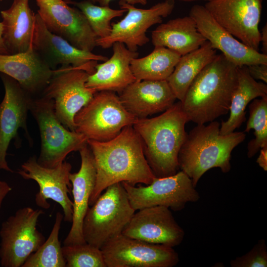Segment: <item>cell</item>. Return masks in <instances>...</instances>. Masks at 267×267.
<instances>
[{"instance_id": "16", "label": "cell", "mask_w": 267, "mask_h": 267, "mask_svg": "<svg viewBox=\"0 0 267 267\" xmlns=\"http://www.w3.org/2000/svg\"><path fill=\"white\" fill-rule=\"evenodd\" d=\"M71 164L66 161L54 168L41 166L34 155L23 163L18 174L25 179L35 180L39 186V191L36 194V204L44 209L49 208L47 202L51 199L58 203L63 211L64 221L72 222L73 216V201L69 196V187L72 186L69 174Z\"/></svg>"}, {"instance_id": "32", "label": "cell", "mask_w": 267, "mask_h": 267, "mask_svg": "<svg viewBox=\"0 0 267 267\" xmlns=\"http://www.w3.org/2000/svg\"><path fill=\"white\" fill-rule=\"evenodd\" d=\"M65 267H106L100 249L88 243L63 245Z\"/></svg>"}, {"instance_id": "7", "label": "cell", "mask_w": 267, "mask_h": 267, "mask_svg": "<svg viewBox=\"0 0 267 267\" xmlns=\"http://www.w3.org/2000/svg\"><path fill=\"white\" fill-rule=\"evenodd\" d=\"M136 119L115 92L100 91L75 115V131L88 140L106 141L115 137L125 127L133 126Z\"/></svg>"}, {"instance_id": "10", "label": "cell", "mask_w": 267, "mask_h": 267, "mask_svg": "<svg viewBox=\"0 0 267 267\" xmlns=\"http://www.w3.org/2000/svg\"><path fill=\"white\" fill-rule=\"evenodd\" d=\"M89 75L86 71L71 66L59 67L41 95L53 101L58 119L71 131L75 130L76 114L96 92L86 86Z\"/></svg>"}, {"instance_id": "4", "label": "cell", "mask_w": 267, "mask_h": 267, "mask_svg": "<svg viewBox=\"0 0 267 267\" xmlns=\"http://www.w3.org/2000/svg\"><path fill=\"white\" fill-rule=\"evenodd\" d=\"M220 129V124L215 121L197 125L187 134L180 149L179 169L195 187L202 176L212 168H219L223 173L229 172L231 152L246 138L245 132L221 134Z\"/></svg>"}, {"instance_id": "41", "label": "cell", "mask_w": 267, "mask_h": 267, "mask_svg": "<svg viewBox=\"0 0 267 267\" xmlns=\"http://www.w3.org/2000/svg\"><path fill=\"white\" fill-rule=\"evenodd\" d=\"M89 0L94 3H96V0Z\"/></svg>"}, {"instance_id": "29", "label": "cell", "mask_w": 267, "mask_h": 267, "mask_svg": "<svg viewBox=\"0 0 267 267\" xmlns=\"http://www.w3.org/2000/svg\"><path fill=\"white\" fill-rule=\"evenodd\" d=\"M63 214L58 212L50 233L41 247L26 260L22 267H65L59 233Z\"/></svg>"}, {"instance_id": "23", "label": "cell", "mask_w": 267, "mask_h": 267, "mask_svg": "<svg viewBox=\"0 0 267 267\" xmlns=\"http://www.w3.org/2000/svg\"><path fill=\"white\" fill-rule=\"evenodd\" d=\"M111 57L97 64L95 72L89 75L86 86L100 91L121 93L127 86L136 81L131 69L132 60L138 57L139 53L127 48L122 43L115 42L112 45Z\"/></svg>"}, {"instance_id": "38", "label": "cell", "mask_w": 267, "mask_h": 267, "mask_svg": "<svg viewBox=\"0 0 267 267\" xmlns=\"http://www.w3.org/2000/svg\"><path fill=\"white\" fill-rule=\"evenodd\" d=\"M112 0H96V2H98L101 6H109V4ZM127 3L134 5L139 4L145 5L147 3V0H121Z\"/></svg>"}, {"instance_id": "31", "label": "cell", "mask_w": 267, "mask_h": 267, "mask_svg": "<svg viewBox=\"0 0 267 267\" xmlns=\"http://www.w3.org/2000/svg\"><path fill=\"white\" fill-rule=\"evenodd\" d=\"M249 116L244 132L254 130L255 137L249 142L247 156L251 158L267 146V95L256 98L249 106Z\"/></svg>"}, {"instance_id": "40", "label": "cell", "mask_w": 267, "mask_h": 267, "mask_svg": "<svg viewBox=\"0 0 267 267\" xmlns=\"http://www.w3.org/2000/svg\"><path fill=\"white\" fill-rule=\"evenodd\" d=\"M178 0L184 1V2H193L195 1L203 0V1H206L207 2V1H211L212 0Z\"/></svg>"}, {"instance_id": "27", "label": "cell", "mask_w": 267, "mask_h": 267, "mask_svg": "<svg viewBox=\"0 0 267 267\" xmlns=\"http://www.w3.org/2000/svg\"><path fill=\"white\" fill-rule=\"evenodd\" d=\"M217 54V50L206 41L197 49L180 56L167 79L177 99L182 101L193 80Z\"/></svg>"}, {"instance_id": "36", "label": "cell", "mask_w": 267, "mask_h": 267, "mask_svg": "<svg viewBox=\"0 0 267 267\" xmlns=\"http://www.w3.org/2000/svg\"><path fill=\"white\" fill-rule=\"evenodd\" d=\"M260 44L262 45V53L267 55V25L264 26L260 31Z\"/></svg>"}, {"instance_id": "6", "label": "cell", "mask_w": 267, "mask_h": 267, "mask_svg": "<svg viewBox=\"0 0 267 267\" xmlns=\"http://www.w3.org/2000/svg\"><path fill=\"white\" fill-rule=\"evenodd\" d=\"M29 111L39 129L41 150L37 162L41 166L55 167L70 153L79 151L88 143L84 135L62 125L56 115L52 99L41 95L33 97Z\"/></svg>"}, {"instance_id": "34", "label": "cell", "mask_w": 267, "mask_h": 267, "mask_svg": "<svg viewBox=\"0 0 267 267\" xmlns=\"http://www.w3.org/2000/svg\"><path fill=\"white\" fill-rule=\"evenodd\" d=\"M250 75L255 80L267 83V64H254L247 66Z\"/></svg>"}, {"instance_id": "30", "label": "cell", "mask_w": 267, "mask_h": 267, "mask_svg": "<svg viewBox=\"0 0 267 267\" xmlns=\"http://www.w3.org/2000/svg\"><path fill=\"white\" fill-rule=\"evenodd\" d=\"M65 1L77 7L84 14L97 38L107 37L112 29L111 21L127 12V10L123 8L115 9L109 6L96 5L89 0L80 1L66 0Z\"/></svg>"}, {"instance_id": "9", "label": "cell", "mask_w": 267, "mask_h": 267, "mask_svg": "<svg viewBox=\"0 0 267 267\" xmlns=\"http://www.w3.org/2000/svg\"><path fill=\"white\" fill-rule=\"evenodd\" d=\"M133 208L138 210L156 206L175 211L182 210L189 202H195L200 195L192 180L183 171L164 178H156L146 186H135L122 182Z\"/></svg>"}, {"instance_id": "5", "label": "cell", "mask_w": 267, "mask_h": 267, "mask_svg": "<svg viewBox=\"0 0 267 267\" xmlns=\"http://www.w3.org/2000/svg\"><path fill=\"white\" fill-rule=\"evenodd\" d=\"M105 190L89 206L83 223L85 241L99 249L122 233L135 211L121 183L111 185Z\"/></svg>"}, {"instance_id": "1", "label": "cell", "mask_w": 267, "mask_h": 267, "mask_svg": "<svg viewBox=\"0 0 267 267\" xmlns=\"http://www.w3.org/2000/svg\"><path fill=\"white\" fill-rule=\"evenodd\" d=\"M87 143L92 152L96 171L89 206L111 185L122 182L133 185H148L156 178L145 158L140 138L133 126L125 127L109 140L89 139Z\"/></svg>"}, {"instance_id": "22", "label": "cell", "mask_w": 267, "mask_h": 267, "mask_svg": "<svg viewBox=\"0 0 267 267\" xmlns=\"http://www.w3.org/2000/svg\"><path fill=\"white\" fill-rule=\"evenodd\" d=\"M119 98L137 119L164 112L177 99L166 80L135 81L120 93Z\"/></svg>"}, {"instance_id": "39", "label": "cell", "mask_w": 267, "mask_h": 267, "mask_svg": "<svg viewBox=\"0 0 267 267\" xmlns=\"http://www.w3.org/2000/svg\"><path fill=\"white\" fill-rule=\"evenodd\" d=\"M2 24L0 22V54H9L2 39Z\"/></svg>"}, {"instance_id": "3", "label": "cell", "mask_w": 267, "mask_h": 267, "mask_svg": "<svg viewBox=\"0 0 267 267\" xmlns=\"http://www.w3.org/2000/svg\"><path fill=\"white\" fill-rule=\"evenodd\" d=\"M188 122L179 101L162 114L151 118L136 119L133 125L156 178L172 176L178 172V156L187 136L185 126Z\"/></svg>"}, {"instance_id": "19", "label": "cell", "mask_w": 267, "mask_h": 267, "mask_svg": "<svg viewBox=\"0 0 267 267\" xmlns=\"http://www.w3.org/2000/svg\"><path fill=\"white\" fill-rule=\"evenodd\" d=\"M189 16L195 21L198 30L212 47L220 50L227 60L237 67L267 64V55L237 40L214 19L204 5H194Z\"/></svg>"}, {"instance_id": "26", "label": "cell", "mask_w": 267, "mask_h": 267, "mask_svg": "<svg viewBox=\"0 0 267 267\" xmlns=\"http://www.w3.org/2000/svg\"><path fill=\"white\" fill-rule=\"evenodd\" d=\"M237 84L232 94L228 119L220 125L221 134L231 133L245 121L248 104L258 97L267 95V85L257 82L249 74L246 66L237 67Z\"/></svg>"}, {"instance_id": "18", "label": "cell", "mask_w": 267, "mask_h": 267, "mask_svg": "<svg viewBox=\"0 0 267 267\" xmlns=\"http://www.w3.org/2000/svg\"><path fill=\"white\" fill-rule=\"evenodd\" d=\"M169 208L156 206L143 208L134 213L122 234L150 243L174 247L184 236Z\"/></svg>"}, {"instance_id": "13", "label": "cell", "mask_w": 267, "mask_h": 267, "mask_svg": "<svg viewBox=\"0 0 267 267\" xmlns=\"http://www.w3.org/2000/svg\"><path fill=\"white\" fill-rule=\"evenodd\" d=\"M262 3L263 0H212L204 6L236 39L259 51Z\"/></svg>"}, {"instance_id": "35", "label": "cell", "mask_w": 267, "mask_h": 267, "mask_svg": "<svg viewBox=\"0 0 267 267\" xmlns=\"http://www.w3.org/2000/svg\"><path fill=\"white\" fill-rule=\"evenodd\" d=\"M260 153L257 159V163L265 171H267V146L260 149Z\"/></svg>"}, {"instance_id": "12", "label": "cell", "mask_w": 267, "mask_h": 267, "mask_svg": "<svg viewBox=\"0 0 267 267\" xmlns=\"http://www.w3.org/2000/svg\"><path fill=\"white\" fill-rule=\"evenodd\" d=\"M106 267H173L179 262L173 247L119 234L100 248Z\"/></svg>"}, {"instance_id": "21", "label": "cell", "mask_w": 267, "mask_h": 267, "mask_svg": "<svg viewBox=\"0 0 267 267\" xmlns=\"http://www.w3.org/2000/svg\"><path fill=\"white\" fill-rule=\"evenodd\" d=\"M55 71L32 46L22 53L0 54V73L16 80L33 97L41 95Z\"/></svg>"}, {"instance_id": "24", "label": "cell", "mask_w": 267, "mask_h": 267, "mask_svg": "<svg viewBox=\"0 0 267 267\" xmlns=\"http://www.w3.org/2000/svg\"><path fill=\"white\" fill-rule=\"evenodd\" d=\"M29 0H13L11 6L1 11L2 39L9 54L27 51L31 46L35 23Z\"/></svg>"}, {"instance_id": "33", "label": "cell", "mask_w": 267, "mask_h": 267, "mask_svg": "<svg viewBox=\"0 0 267 267\" xmlns=\"http://www.w3.org/2000/svg\"><path fill=\"white\" fill-rule=\"evenodd\" d=\"M232 267H267V248L266 241L261 239L246 254L230 262Z\"/></svg>"}, {"instance_id": "11", "label": "cell", "mask_w": 267, "mask_h": 267, "mask_svg": "<svg viewBox=\"0 0 267 267\" xmlns=\"http://www.w3.org/2000/svg\"><path fill=\"white\" fill-rule=\"evenodd\" d=\"M174 0H165L149 8H136L121 0V8L127 10V14L120 21L112 23L110 34L106 37L97 38L96 46L106 49L115 42L123 43L128 49L137 51L149 41L146 36L147 30L152 26L161 23L163 19L170 15L175 7Z\"/></svg>"}, {"instance_id": "20", "label": "cell", "mask_w": 267, "mask_h": 267, "mask_svg": "<svg viewBox=\"0 0 267 267\" xmlns=\"http://www.w3.org/2000/svg\"><path fill=\"white\" fill-rule=\"evenodd\" d=\"M79 151L81 159L80 168L78 172L69 174L73 196V216L72 225L63 241L64 245L86 243L83 234V223L96 183L95 162L88 143Z\"/></svg>"}, {"instance_id": "37", "label": "cell", "mask_w": 267, "mask_h": 267, "mask_svg": "<svg viewBox=\"0 0 267 267\" xmlns=\"http://www.w3.org/2000/svg\"><path fill=\"white\" fill-rule=\"evenodd\" d=\"M11 189V187L6 182L0 181V210L4 199Z\"/></svg>"}, {"instance_id": "15", "label": "cell", "mask_w": 267, "mask_h": 267, "mask_svg": "<svg viewBox=\"0 0 267 267\" xmlns=\"http://www.w3.org/2000/svg\"><path fill=\"white\" fill-rule=\"evenodd\" d=\"M32 47L53 70L58 68L59 65L71 66L90 75L95 72L98 61L104 62L108 59L105 56L79 49L51 33L38 13L35 15Z\"/></svg>"}, {"instance_id": "14", "label": "cell", "mask_w": 267, "mask_h": 267, "mask_svg": "<svg viewBox=\"0 0 267 267\" xmlns=\"http://www.w3.org/2000/svg\"><path fill=\"white\" fill-rule=\"evenodd\" d=\"M46 28L76 47L92 51L97 37L84 14L63 0H35Z\"/></svg>"}, {"instance_id": "8", "label": "cell", "mask_w": 267, "mask_h": 267, "mask_svg": "<svg viewBox=\"0 0 267 267\" xmlns=\"http://www.w3.org/2000/svg\"><path fill=\"white\" fill-rule=\"evenodd\" d=\"M43 210L25 207L16 211L1 224L0 264L2 267H22L26 260L45 241L37 228Z\"/></svg>"}, {"instance_id": "28", "label": "cell", "mask_w": 267, "mask_h": 267, "mask_svg": "<svg viewBox=\"0 0 267 267\" xmlns=\"http://www.w3.org/2000/svg\"><path fill=\"white\" fill-rule=\"evenodd\" d=\"M180 56L167 47L156 46L147 55L133 59L130 67L136 81L167 80Z\"/></svg>"}, {"instance_id": "25", "label": "cell", "mask_w": 267, "mask_h": 267, "mask_svg": "<svg viewBox=\"0 0 267 267\" xmlns=\"http://www.w3.org/2000/svg\"><path fill=\"white\" fill-rule=\"evenodd\" d=\"M152 43L185 55L200 47L207 40L190 16L171 19L152 32Z\"/></svg>"}, {"instance_id": "2", "label": "cell", "mask_w": 267, "mask_h": 267, "mask_svg": "<svg viewBox=\"0 0 267 267\" xmlns=\"http://www.w3.org/2000/svg\"><path fill=\"white\" fill-rule=\"evenodd\" d=\"M237 80V67L222 53L217 54L193 80L180 101L189 121L205 124L226 114Z\"/></svg>"}, {"instance_id": "17", "label": "cell", "mask_w": 267, "mask_h": 267, "mask_svg": "<svg viewBox=\"0 0 267 267\" xmlns=\"http://www.w3.org/2000/svg\"><path fill=\"white\" fill-rule=\"evenodd\" d=\"M0 78L4 89V97L0 103V170L12 173L6 161L7 151L20 128L24 131L29 144H33L27 119L33 97L11 77L0 73Z\"/></svg>"}]
</instances>
